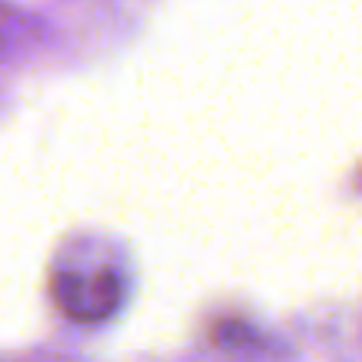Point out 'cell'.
I'll list each match as a JSON object with an SVG mask.
<instances>
[{
  "instance_id": "1",
  "label": "cell",
  "mask_w": 362,
  "mask_h": 362,
  "mask_svg": "<svg viewBox=\"0 0 362 362\" xmlns=\"http://www.w3.org/2000/svg\"><path fill=\"white\" fill-rule=\"evenodd\" d=\"M54 299L64 315L83 325L102 321L121 305V280L112 270H99L93 276L80 274H57L54 276Z\"/></svg>"
},
{
  "instance_id": "2",
  "label": "cell",
  "mask_w": 362,
  "mask_h": 362,
  "mask_svg": "<svg viewBox=\"0 0 362 362\" xmlns=\"http://www.w3.org/2000/svg\"><path fill=\"white\" fill-rule=\"evenodd\" d=\"M245 327L242 325H235V321H223V325H216V331H213V340L216 344H245Z\"/></svg>"
}]
</instances>
